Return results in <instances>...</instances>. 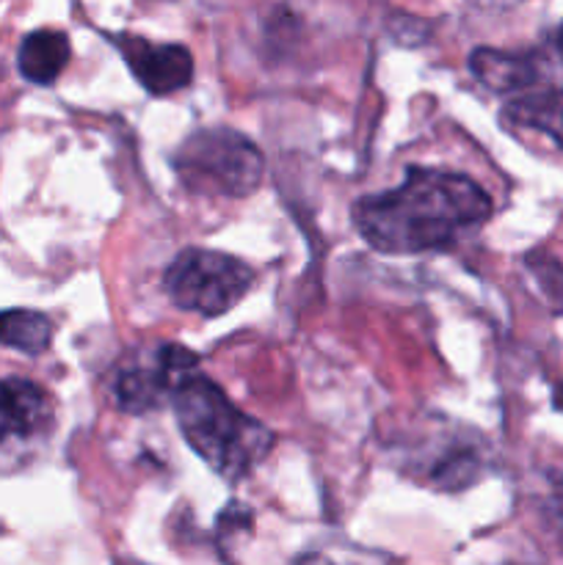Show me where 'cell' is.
Returning a JSON list of instances; mask_svg holds the SVG:
<instances>
[{"instance_id":"cell-12","label":"cell","mask_w":563,"mask_h":565,"mask_svg":"<svg viewBox=\"0 0 563 565\" xmlns=\"http://www.w3.org/2000/svg\"><path fill=\"white\" fill-rule=\"evenodd\" d=\"M528 270L533 274L535 285H539L541 296L563 315V265L552 257H541V254H530Z\"/></svg>"},{"instance_id":"cell-13","label":"cell","mask_w":563,"mask_h":565,"mask_svg":"<svg viewBox=\"0 0 563 565\" xmlns=\"http://www.w3.org/2000/svg\"><path fill=\"white\" fill-rule=\"evenodd\" d=\"M555 403H557V406H563V386H561V390H557V395H555Z\"/></svg>"},{"instance_id":"cell-5","label":"cell","mask_w":563,"mask_h":565,"mask_svg":"<svg viewBox=\"0 0 563 565\" xmlns=\"http://www.w3.org/2000/svg\"><path fill=\"white\" fill-rule=\"evenodd\" d=\"M199 356L182 345H158L127 359L114 384L116 403L127 414H147L171 403L174 392L196 373Z\"/></svg>"},{"instance_id":"cell-8","label":"cell","mask_w":563,"mask_h":565,"mask_svg":"<svg viewBox=\"0 0 563 565\" xmlns=\"http://www.w3.org/2000/svg\"><path fill=\"white\" fill-rule=\"evenodd\" d=\"M469 70L497 94H513L530 88L541 75V64L535 55L502 53V50L478 47L469 55Z\"/></svg>"},{"instance_id":"cell-14","label":"cell","mask_w":563,"mask_h":565,"mask_svg":"<svg viewBox=\"0 0 563 565\" xmlns=\"http://www.w3.org/2000/svg\"><path fill=\"white\" fill-rule=\"evenodd\" d=\"M557 50H561V55H563V28H561V36H557Z\"/></svg>"},{"instance_id":"cell-1","label":"cell","mask_w":563,"mask_h":565,"mask_svg":"<svg viewBox=\"0 0 563 565\" xmlns=\"http://www.w3.org/2000/svg\"><path fill=\"white\" fill-rule=\"evenodd\" d=\"M491 196L453 171L408 169L397 188L353 204V226L381 254L442 252L491 218Z\"/></svg>"},{"instance_id":"cell-9","label":"cell","mask_w":563,"mask_h":565,"mask_svg":"<svg viewBox=\"0 0 563 565\" xmlns=\"http://www.w3.org/2000/svg\"><path fill=\"white\" fill-rule=\"evenodd\" d=\"M70 39L61 31H33L22 39L20 53H17V66L25 81L36 83V86H50L59 81L61 72L70 64Z\"/></svg>"},{"instance_id":"cell-4","label":"cell","mask_w":563,"mask_h":565,"mask_svg":"<svg viewBox=\"0 0 563 565\" xmlns=\"http://www.w3.org/2000/svg\"><path fill=\"white\" fill-rule=\"evenodd\" d=\"M254 285V270L243 259L210 248H185L163 274L171 303L202 318H219L235 309Z\"/></svg>"},{"instance_id":"cell-7","label":"cell","mask_w":563,"mask_h":565,"mask_svg":"<svg viewBox=\"0 0 563 565\" xmlns=\"http://www.w3.org/2000/svg\"><path fill=\"white\" fill-rule=\"evenodd\" d=\"M53 423V401L39 384L25 379H0V445L6 439H31Z\"/></svg>"},{"instance_id":"cell-10","label":"cell","mask_w":563,"mask_h":565,"mask_svg":"<svg viewBox=\"0 0 563 565\" xmlns=\"http://www.w3.org/2000/svg\"><path fill=\"white\" fill-rule=\"evenodd\" d=\"M502 116L508 125L541 132L563 149V88L522 94L506 105Z\"/></svg>"},{"instance_id":"cell-11","label":"cell","mask_w":563,"mask_h":565,"mask_svg":"<svg viewBox=\"0 0 563 565\" xmlns=\"http://www.w3.org/2000/svg\"><path fill=\"white\" fill-rule=\"evenodd\" d=\"M53 342V323L47 315L33 309H6L0 312V345L11 351L39 356Z\"/></svg>"},{"instance_id":"cell-3","label":"cell","mask_w":563,"mask_h":565,"mask_svg":"<svg viewBox=\"0 0 563 565\" xmlns=\"http://www.w3.org/2000/svg\"><path fill=\"white\" fill-rule=\"evenodd\" d=\"M174 171L193 193L248 196L263 180L265 160L243 132L230 127H204L180 143L174 152Z\"/></svg>"},{"instance_id":"cell-6","label":"cell","mask_w":563,"mask_h":565,"mask_svg":"<svg viewBox=\"0 0 563 565\" xmlns=\"http://www.w3.org/2000/svg\"><path fill=\"white\" fill-rule=\"evenodd\" d=\"M114 42L144 92L163 97V94H174L191 83L193 58L182 44H155L141 36H116Z\"/></svg>"},{"instance_id":"cell-2","label":"cell","mask_w":563,"mask_h":565,"mask_svg":"<svg viewBox=\"0 0 563 565\" xmlns=\"http://www.w3.org/2000/svg\"><path fill=\"white\" fill-rule=\"evenodd\" d=\"M171 408L193 452L230 483L246 478L274 447V434L232 406L221 386L204 375L193 373L174 392Z\"/></svg>"}]
</instances>
